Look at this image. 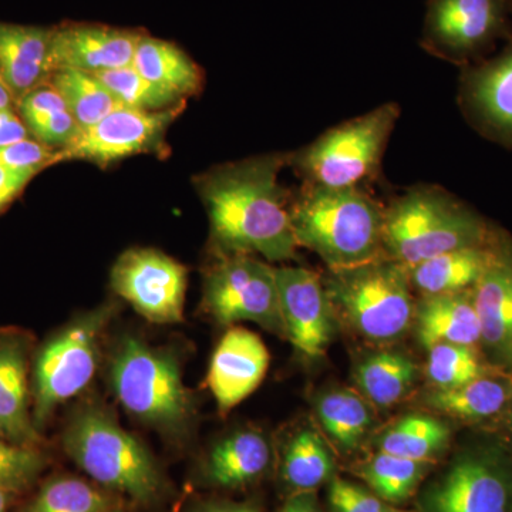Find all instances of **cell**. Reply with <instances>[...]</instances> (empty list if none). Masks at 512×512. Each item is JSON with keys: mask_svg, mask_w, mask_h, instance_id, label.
Returning <instances> with one entry per match:
<instances>
[{"mask_svg": "<svg viewBox=\"0 0 512 512\" xmlns=\"http://www.w3.org/2000/svg\"><path fill=\"white\" fill-rule=\"evenodd\" d=\"M13 493H9V491L0 490V512H8L10 503L13 500Z\"/></svg>", "mask_w": 512, "mask_h": 512, "instance_id": "obj_44", "label": "cell"}, {"mask_svg": "<svg viewBox=\"0 0 512 512\" xmlns=\"http://www.w3.org/2000/svg\"><path fill=\"white\" fill-rule=\"evenodd\" d=\"M511 399L512 376L498 372L450 389H434L426 402L453 419L481 423L504 416Z\"/></svg>", "mask_w": 512, "mask_h": 512, "instance_id": "obj_23", "label": "cell"}, {"mask_svg": "<svg viewBox=\"0 0 512 512\" xmlns=\"http://www.w3.org/2000/svg\"><path fill=\"white\" fill-rule=\"evenodd\" d=\"M36 174V171L16 170L0 165V210L15 200Z\"/></svg>", "mask_w": 512, "mask_h": 512, "instance_id": "obj_39", "label": "cell"}, {"mask_svg": "<svg viewBox=\"0 0 512 512\" xmlns=\"http://www.w3.org/2000/svg\"><path fill=\"white\" fill-rule=\"evenodd\" d=\"M22 120L36 141L56 150L72 144L80 128L62 96L49 82L36 87L19 101Z\"/></svg>", "mask_w": 512, "mask_h": 512, "instance_id": "obj_26", "label": "cell"}, {"mask_svg": "<svg viewBox=\"0 0 512 512\" xmlns=\"http://www.w3.org/2000/svg\"><path fill=\"white\" fill-rule=\"evenodd\" d=\"M335 460L322 437L315 430L301 429L286 441L282 454L281 474L286 485L295 491H313L329 481Z\"/></svg>", "mask_w": 512, "mask_h": 512, "instance_id": "obj_28", "label": "cell"}, {"mask_svg": "<svg viewBox=\"0 0 512 512\" xmlns=\"http://www.w3.org/2000/svg\"><path fill=\"white\" fill-rule=\"evenodd\" d=\"M13 99L12 93L9 92L6 84L0 79V109H12Z\"/></svg>", "mask_w": 512, "mask_h": 512, "instance_id": "obj_43", "label": "cell"}, {"mask_svg": "<svg viewBox=\"0 0 512 512\" xmlns=\"http://www.w3.org/2000/svg\"><path fill=\"white\" fill-rule=\"evenodd\" d=\"M511 512H512V504H511Z\"/></svg>", "mask_w": 512, "mask_h": 512, "instance_id": "obj_47", "label": "cell"}, {"mask_svg": "<svg viewBox=\"0 0 512 512\" xmlns=\"http://www.w3.org/2000/svg\"><path fill=\"white\" fill-rule=\"evenodd\" d=\"M335 318L372 342L402 338L416 312L409 269L389 256L350 268L329 269L323 279Z\"/></svg>", "mask_w": 512, "mask_h": 512, "instance_id": "obj_5", "label": "cell"}, {"mask_svg": "<svg viewBox=\"0 0 512 512\" xmlns=\"http://www.w3.org/2000/svg\"><path fill=\"white\" fill-rule=\"evenodd\" d=\"M512 458L494 448L467 451L426 494L429 512H511Z\"/></svg>", "mask_w": 512, "mask_h": 512, "instance_id": "obj_11", "label": "cell"}, {"mask_svg": "<svg viewBox=\"0 0 512 512\" xmlns=\"http://www.w3.org/2000/svg\"><path fill=\"white\" fill-rule=\"evenodd\" d=\"M329 503L335 512H406L342 478L329 485Z\"/></svg>", "mask_w": 512, "mask_h": 512, "instance_id": "obj_37", "label": "cell"}, {"mask_svg": "<svg viewBox=\"0 0 512 512\" xmlns=\"http://www.w3.org/2000/svg\"><path fill=\"white\" fill-rule=\"evenodd\" d=\"M400 117L396 103L330 128L291 157L306 185L362 188L379 171L389 138Z\"/></svg>", "mask_w": 512, "mask_h": 512, "instance_id": "obj_7", "label": "cell"}, {"mask_svg": "<svg viewBox=\"0 0 512 512\" xmlns=\"http://www.w3.org/2000/svg\"><path fill=\"white\" fill-rule=\"evenodd\" d=\"M28 133V127L12 109H0V147L26 140Z\"/></svg>", "mask_w": 512, "mask_h": 512, "instance_id": "obj_40", "label": "cell"}, {"mask_svg": "<svg viewBox=\"0 0 512 512\" xmlns=\"http://www.w3.org/2000/svg\"><path fill=\"white\" fill-rule=\"evenodd\" d=\"M487 362L512 376V242L497 234L493 256L473 288Z\"/></svg>", "mask_w": 512, "mask_h": 512, "instance_id": "obj_15", "label": "cell"}, {"mask_svg": "<svg viewBox=\"0 0 512 512\" xmlns=\"http://www.w3.org/2000/svg\"><path fill=\"white\" fill-rule=\"evenodd\" d=\"M285 338L308 359L325 355L333 335V313L322 278L301 266L275 268Z\"/></svg>", "mask_w": 512, "mask_h": 512, "instance_id": "obj_14", "label": "cell"}, {"mask_svg": "<svg viewBox=\"0 0 512 512\" xmlns=\"http://www.w3.org/2000/svg\"><path fill=\"white\" fill-rule=\"evenodd\" d=\"M279 512H322L312 491H296Z\"/></svg>", "mask_w": 512, "mask_h": 512, "instance_id": "obj_41", "label": "cell"}, {"mask_svg": "<svg viewBox=\"0 0 512 512\" xmlns=\"http://www.w3.org/2000/svg\"><path fill=\"white\" fill-rule=\"evenodd\" d=\"M494 234L477 212L433 185L412 188L384 212V255L407 269L444 252L487 244Z\"/></svg>", "mask_w": 512, "mask_h": 512, "instance_id": "obj_3", "label": "cell"}, {"mask_svg": "<svg viewBox=\"0 0 512 512\" xmlns=\"http://www.w3.org/2000/svg\"><path fill=\"white\" fill-rule=\"evenodd\" d=\"M52 30L0 23V79L19 101L49 80Z\"/></svg>", "mask_w": 512, "mask_h": 512, "instance_id": "obj_20", "label": "cell"}, {"mask_svg": "<svg viewBox=\"0 0 512 512\" xmlns=\"http://www.w3.org/2000/svg\"><path fill=\"white\" fill-rule=\"evenodd\" d=\"M414 323L417 340L427 350L439 343L480 346V320L474 305L473 289L423 295L416 305Z\"/></svg>", "mask_w": 512, "mask_h": 512, "instance_id": "obj_21", "label": "cell"}, {"mask_svg": "<svg viewBox=\"0 0 512 512\" xmlns=\"http://www.w3.org/2000/svg\"><path fill=\"white\" fill-rule=\"evenodd\" d=\"M184 103L161 111L114 110L99 123L80 131L69 146L57 150L56 163L84 160L99 165L150 153L163 144L171 123L183 111Z\"/></svg>", "mask_w": 512, "mask_h": 512, "instance_id": "obj_13", "label": "cell"}, {"mask_svg": "<svg viewBox=\"0 0 512 512\" xmlns=\"http://www.w3.org/2000/svg\"><path fill=\"white\" fill-rule=\"evenodd\" d=\"M431 466L430 460H412L379 451L357 467L356 473L377 497L399 504L413 495Z\"/></svg>", "mask_w": 512, "mask_h": 512, "instance_id": "obj_32", "label": "cell"}, {"mask_svg": "<svg viewBox=\"0 0 512 512\" xmlns=\"http://www.w3.org/2000/svg\"><path fill=\"white\" fill-rule=\"evenodd\" d=\"M101 306L87 313L40 349L33 370V413L36 429L42 427L60 404L86 389L99 363L101 332L113 313Z\"/></svg>", "mask_w": 512, "mask_h": 512, "instance_id": "obj_8", "label": "cell"}, {"mask_svg": "<svg viewBox=\"0 0 512 512\" xmlns=\"http://www.w3.org/2000/svg\"><path fill=\"white\" fill-rule=\"evenodd\" d=\"M269 367L265 343L251 330L232 328L212 355L208 389L218 409L229 412L258 389Z\"/></svg>", "mask_w": 512, "mask_h": 512, "instance_id": "obj_17", "label": "cell"}, {"mask_svg": "<svg viewBox=\"0 0 512 512\" xmlns=\"http://www.w3.org/2000/svg\"><path fill=\"white\" fill-rule=\"evenodd\" d=\"M384 212L362 188L306 185L291 207L293 234L329 269L350 268L384 255Z\"/></svg>", "mask_w": 512, "mask_h": 512, "instance_id": "obj_2", "label": "cell"}, {"mask_svg": "<svg viewBox=\"0 0 512 512\" xmlns=\"http://www.w3.org/2000/svg\"><path fill=\"white\" fill-rule=\"evenodd\" d=\"M503 417H504L505 424H507L508 429H510V431L512 433V399H511L510 404H508V409L505 410Z\"/></svg>", "mask_w": 512, "mask_h": 512, "instance_id": "obj_45", "label": "cell"}, {"mask_svg": "<svg viewBox=\"0 0 512 512\" xmlns=\"http://www.w3.org/2000/svg\"><path fill=\"white\" fill-rule=\"evenodd\" d=\"M204 308L222 325L254 322L285 338L275 268L252 255H221L205 276Z\"/></svg>", "mask_w": 512, "mask_h": 512, "instance_id": "obj_9", "label": "cell"}, {"mask_svg": "<svg viewBox=\"0 0 512 512\" xmlns=\"http://www.w3.org/2000/svg\"><path fill=\"white\" fill-rule=\"evenodd\" d=\"M461 101L481 133L512 147V40L500 55L467 70Z\"/></svg>", "mask_w": 512, "mask_h": 512, "instance_id": "obj_18", "label": "cell"}, {"mask_svg": "<svg viewBox=\"0 0 512 512\" xmlns=\"http://www.w3.org/2000/svg\"><path fill=\"white\" fill-rule=\"evenodd\" d=\"M29 352L26 333L0 329V437L36 447L40 437L29 410Z\"/></svg>", "mask_w": 512, "mask_h": 512, "instance_id": "obj_19", "label": "cell"}, {"mask_svg": "<svg viewBox=\"0 0 512 512\" xmlns=\"http://www.w3.org/2000/svg\"><path fill=\"white\" fill-rule=\"evenodd\" d=\"M62 96L70 114L80 128H89L124 107L110 90L92 73L79 70H60L47 80Z\"/></svg>", "mask_w": 512, "mask_h": 512, "instance_id": "obj_31", "label": "cell"}, {"mask_svg": "<svg viewBox=\"0 0 512 512\" xmlns=\"http://www.w3.org/2000/svg\"><path fill=\"white\" fill-rule=\"evenodd\" d=\"M271 461L265 437L254 430L237 431L220 441L205 463V477L224 488H241L264 476Z\"/></svg>", "mask_w": 512, "mask_h": 512, "instance_id": "obj_24", "label": "cell"}, {"mask_svg": "<svg viewBox=\"0 0 512 512\" xmlns=\"http://www.w3.org/2000/svg\"><path fill=\"white\" fill-rule=\"evenodd\" d=\"M56 154V148L26 138L19 143L0 147V165L39 173L55 164Z\"/></svg>", "mask_w": 512, "mask_h": 512, "instance_id": "obj_38", "label": "cell"}, {"mask_svg": "<svg viewBox=\"0 0 512 512\" xmlns=\"http://www.w3.org/2000/svg\"><path fill=\"white\" fill-rule=\"evenodd\" d=\"M320 424L342 450L360 446L373 426L369 404L350 390H332L322 394L316 404Z\"/></svg>", "mask_w": 512, "mask_h": 512, "instance_id": "obj_29", "label": "cell"}, {"mask_svg": "<svg viewBox=\"0 0 512 512\" xmlns=\"http://www.w3.org/2000/svg\"><path fill=\"white\" fill-rule=\"evenodd\" d=\"M498 372L501 370L483 360L476 346L439 343L429 349L426 375L436 389L461 386Z\"/></svg>", "mask_w": 512, "mask_h": 512, "instance_id": "obj_34", "label": "cell"}, {"mask_svg": "<svg viewBox=\"0 0 512 512\" xmlns=\"http://www.w3.org/2000/svg\"><path fill=\"white\" fill-rule=\"evenodd\" d=\"M133 66L151 83L181 100L200 92L204 84L200 66L187 53L156 37L141 36Z\"/></svg>", "mask_w": 512, "mask_h": 512, "instance_id": "obj_25", "label": "cell"}, {"mask_svg": "<svg viewBox=\"0 0 512 512\" xmlns=\"http://www.w3.org/2000/svg\"><path fill=\"white\" fill-rule=\"evenodd\" d=\"M194 512H258L251 507H241V505H204Z\"/></svg>", "mask_w": 512, "mask_h": 512, "instance_id": "obj_42", "label": "cell"}, {"mask_svg": "<svg viewBox=\"0 0 512 512\" xmlns=\"http://www.w3.org/2000/svg\"><path fill=\"white\" fill-rule=\"evenodd\" d=\"M508 29V0H429L421 46L451 63L484 55Z\"/></svg>", "mask_w": 512, "mask_h": 512, "instance_id": "obj_10", "label": "cell"}, {"mask_svg": "<svg viewBox=\"0 0 512 512\" xmlns=\"http://www.w3.org/2000/svg\"><path fill=\"white\" fill-rule=\"evenodd\" d=\"M63 447L87 476L138 504L156 503L163 494V476L150 451L100 407L74 414Z\"/></svg>", "mask_w": 512, "mask_h": 512, "instance_id": "obj_4", "label": "cell"}, {"mask_svg": "<svg viewBox=\"0 0 512 512\" xmlns=\"http://www.w3.org/2000/svg\"><path fill=\"white\" fill-rule=\"evenodd\" d=\"M111 286L150 322L178 323L184 318L187 269L157 249L124 252L111 271Z\"/></svg>", "mask_w": 512, "mask_h": 512, "instance_id": "obj_12", "label": "cell"}, {"mask_svg": "<svg viewBox=\"0 0 512 512\" xmlns=\"http://www.w3.org/2000/svg\"><path fill=\"white\" fill-rule=\"evenodd\" d=\"M94 76L99 77L100 82L128 109L161 111L185 101L151 83L143 74L138 73L133 64Z\"/></svg>", "mask_w": 512, "mask_h": 512, "instance_id": "obj_35", "label": "cell"}, {"mask_svg": "<svg viewBox=\"0 0 512 512\" xmlns=\"http://www.w3.org/2000/svg\"><path fill=\"white\" fill-rule=\"evenodd\" d=\"M495 237L487 244L454 249L412 266L410 284L423 295L470 291L490 264Z\"/></svg>", "mask_w": 512, "mask_h": 512, "instance_id": "obj_22", "label": "cell"}, {"mask_svg": "<svg viewBox=\"0 0 512 512\" xmlns=\"http://www.w3.org/2000/svg\"><path fill=\"white\" fill-rule=\"evenodd\" d=\"M416 377L417 366L413 359L393 350L367 357L357 366L355 373L360 392L379 407H392L402 402Z\"/></svg>", "mask_w": 512, "mask_h": 512, "instance_id": "obj_27", "label": "cell"}, {"mask_svg": "<svg viewBox=\"0 0 512 512\" xmlns=\"http://www.w3.org/2000/svg\"><path fill=\"white\" fill-rule=\"evenodd\" d=\"M46 464L45 454L39 448L20 446L0 437V490L13 494L28 490Z\"/></svg>", "mask_w": 512, "mask_h": 512, "instance_id": "obj_36", "label": "cell"}, {"mask_svg": "<svg viewBox=\"0 0 512 512\" xmlns=\"http://www.w3.org/2000/svg\"><path fill=\"white\" fill-rule=\"evenodd\" d=\"M451 429L443 421L426 414H412L397 421L377 441L382 453L412 460H430L450 444Z\"/></svg>", "mask_w": 512, "mask_h": 512, "instance_id": "obj_30", "label": "cell"}, {"mask_svg": "<svg viewBox=\"0 0 512 512\" xmlns=\"http://www.w3.org/2000/svg\"><path fill=\"white\" fill-rule=\"evenodd\" d=\"M109 512H123V511L116 510V508H113V510H111V511H109Z\"/></svg>", "mask_w": 512, "mask_h": 512, "instance_id": "obj_46", "label": "cell"}, {"mask_svg": "<svg viewBox=\"0 0 512 512\" xmlns=\"http://www.w3.org/2000/svg\"><path fill=\"white\" fill-rule=\"evenodd\" d=\"M291 157L271 154L220 165L197 180L211 237L221 255H261L269 262L296 258L291 208L279 173Z\"/></svg>", "mask_w": 512, "mask_h": 512, "instance_id": "obj_1", "label": "cell"}, {"mask_svg": "<svg viewBox=\"0 0 512 512\" xmlns=\"http://www.w3.org/2000/svg\"><path fill=\"white\" fill-rule=\"evenodd\" d=\"M141 33L100 25H69L52 30L50 74L60 70L103 73L131 66Z\"/></svg>", "mask_w": 512, "mask_h": 512, "instance_id": "obj_16", "label": "cell"}, {"mask_svg": "<svg viewBox=\"0 0 512 512\" xmlns=\"http://www.w3.org/2000/svg\"><path fill=\"white\" fill-rule=\"evenodd\" d=\"M113 392L131 416L165 431H181L194 416V399L171 353L124 336L110 362Z\"/></svg>", "mask_w": 512, "mask_h": 512, "instance_id": "obj_6", "label": "cell"}, {"mask_svg": "<svg viewBox=\"0 0 512 512\" xmlns=\"http://www.w3.org/2000/svg\"><path fill=\"white\" fill-rule=\"evenodd\" d=\"M109 495L80 478L53 477L40 487L20 512H109Z\"/></svg>", "mask_w": 512, "mask_h": 512, "instance_id": "obj_33", "label": "cell"}]
</instances>
